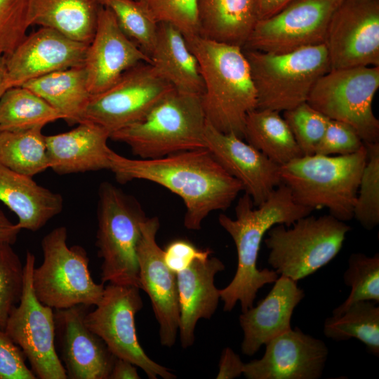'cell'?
<instances>
[{
    "mask_svg": "<svg viewBox=\"0 0 379 379\" xmlns=\"http://www.w3.org/2000/svg\"><path fill=\"white\" fill-rule=\"evenodd\" d=\"M109 170L116 180H148L179 196L186 207L185 227L199 230L215 211H225L244 191L241 183L206 147L156 159H130L109 149Z\"/></svg>",
    "mask_w": 379,
    "mask_h": 379,
    "instance_id": "1",
    "label": "cell"
},
{
    "mask_svg": "<svg viewBox=\"0 0 379 379\" xmlns=\"http://www.w3.org/2000/svg\"><path fill=\"white\" fill-rule=\"evenodd\" d=\"M312 211L297 204L288 187L281 183L258 206L245 193L237 201L234 219L219 215V224L233 239L237 252L236 273L230 283L220 289L224 311H232L237 302L241 312L246 311L253 306L258 291L279 277L273 270L257 267L260 245L267 231L278 224L291 226Z\"/></svg>",
    "mask_w": 379,
    "mask_h": 379,
    "instance_id": "2",
    "label": "cell"
},
{
    "mask_svg": "<svg viewBox=\"0 0 379 379\" xmlns=\"http://www.w3.org/2000/svg\"><path fill=\"white\" fill-rule=\"evenodd\" d=\"M185 37L199 62L206 121L244 139L245 120L257 108V94L243 48L199 34Z\"/></svg>",
    "mask_w": 379,
    "mask_h": 379,
    "instance_id": "3",
    "label": "cell"
},
{
    "mask_svg": "<svg viewBox=\"0 0 379 379\" xmlns=\"http://www.w3.org/2000/svg\"><path fill=\"white\" fill-rule=\"evenodd\" d=\"M367 149L347 155L301 156L279 166L281 182L294 201L302 206L327 208L330 215L346 222L353 218Z\"/></svg>",
    "mask_w": 379,
    "mask_h": 379,
    "instance_id": "4",
    "label": "cell"
},
{
    "mask_svg": "<svg viewBox=\"0 0 379 379\" xmlns=\"http://www.w3.org/2000/svg\"><path fill=\"white\" fill-rule=\"evenodd\" d=\"M206 119L201 96L173 90L140 121L110 134L141 159L205 147Z\"/></svg>",
    "mask_w": 379,
    "mask_h": 379,
    "instance_id": "5",
    "label": "cell"
},
{
    "mask_svg": "<svg viewBox=\"0 0 379 379\" xmlns=\"http://www.w3.org/2000/svg\"><path fill=\"white\" fill-rule=\"evenodd\" d=\"M243 50L256 90V109L281 112L306 102L317 81L331 70L325 44L284 53Z\"/></svg>",
    "mask_w": 379,
    "mask_h": 379,
    "instance_id": "6",
    "label": "cell"
},
{
    "mask_svg": "<svg viewBox=\"0 0 379 379\" xmlns=\"http://www.w3.org/2000/svg\"><path fill=\"white\" fill-rule=\"evenodd\" d=\"M146 218L133 197L108 182L100 185L96 246L102 259V283L140 289L137 248Z\"/></svg>",
    "mask_w": 379,
    "mask_h": 379,
    "instance_id": "7",
    "label": "cell"
},
{
    "mask_svg": "<svg viewBox=\"0 0 379 379\" xmlns=\"http://www.w3.org/2000/svg\"><path fill=\"white\" fill-rule=\"evenodd\" d=\"M351 227L330 214L308 215L291 226L278 224L267 232V262L278 274L295 281L331 262L343 248Z\"/></svg>",
    "mask_w": 379,
    "mask_h": 379,
    "instance_id": "8",
    "label": "cell"
},
{
    "mask_svg": "<svg viewBox=\"0 0 379 379\" xmlns=\"http://www.w3.org/2000/svg\"><path fill=\"white\" fill-rule=\"evenodd\" d=\"M67 239L65 226L43 237V262L32 272L34 292L41 303L53 310L77 305L95 306L102 297L104 284L93 279L86 250L78 245L69 247Z\"/></svg>",
    "mask_w": 379,
    "mask_h": 379,
    "instance_id": "9",
    "label": "cell"
},
{
    "mask_svg": "<svg viewBox=\"0 0 379 379\" xmlns=\"http://www.w3.org/2000/svg\"><path fill=\"white\" fill-rule=\"evenodd\" d=\"M379 88V66L331 69L317 81L307 102L330 119L353 127L365 144L379 142L372 104Z\"/></svg>",
    "mask_w": 379,
    "mask_h": 379,
    "instance_id": "10",
    "label": "cell"
},
{
    "mask_svg": "<svg viewBox=\"0 0 379 379\" xmlns=\"http://www.w3.org/2000/svg\"><path fill=\"white\" fill-rule=\"evenodd\" d=\"M139 290L134 286L109 283L95 308L86 313L85 323L116 357L140 367L149 379L176 378L151 359L139 343L135 324V314L143 305Z\"/></svg>",
    "mask_w": 379,
    "mask_h": 379,
    "instance_id": "11",
    "label": "cell"
},
{
    "mask_svg": "<svg viewBox=\"0 0 379 379\" xmlns=\"http://www.w3.org/2000/svg\"><path fill=\"white\" fill-rule=\"evenodd\" d=\"M35 257L27 251L22 295L4 331L22 350L36 378L66 379L65 368L55 349L54 310L38 300L32 287Z\"/></svg>",
    "mask_w": 379,
    "mask_h": 379,
    "instance_id": "12",
    "label": "cell"
},
{
    "mask_svg": "<svg viewBox=\"0 0 379 379\" xmlns=\"http://www.w3.org/2000/svg\"><path fill=\"white\" fill-rule=\"evenodd\" d=\"M173 90L151 64L139 63L107 89L91 95L81 122L97 124L111 134L142 119Z\"/></svg>",
    "mask_w": 379,
    "mask_h": 379,
    "instance_id": "13",
    "label": "cell"
},
{
    "mask_svg": "<svg viewBox=\"0 0 379 379\" xmlns=\"http://www.w3.org/2000/svg\"><path fill=\"white\" fill-rule=\"evenodd\" d=\"M343 0H294L258 20L244 49L284 53L324 44L331 18Z\"/></svg>",
    "mask_w": 379,
    "mask_h": 379,
    "instance_id": "14",
    "label": "cell"
},
{
    "mask_svg": "<svg viewBox=\"0 0 379 379\" xmlns=\"http://www.w3.org/2000/svg\"><path fill=\"white\" fill-rule=\"evenodd\" d=\"M324 44L331 69L379 66V0H343Z\"/></svg>",
    "mask_w": 379,
    "mask_h": 379,
    "instance_id": "15",
    "label": "cell"
},
{
    "mask_svg": "<svg viewBox=\"0 0 379 379\" xmlns=\"http://www.w3.org/2000/svg\"><path fill=\"white\" fill-rule=\"evenodd\" d=\"M159 228L157 217L146 218L141 224L137 248L140 289L148 295L159 324L163 346L171 347L179 328V303L176 274L166 265L164 251L157 242Z\"/></svg>",
    "mask_w": 379,
    "mask_h": 379,
    "instance_id": "16",
    "label": "cell"
},
{
    "mask_svg": "<svg viewBox=\"0 0 379 379\" xmlns=\"http://www.w3.org/2000/svg\"><path fill=\"white\" fill-rule=\"evenodd\" d=\"M88 45L41 27L4 56L6 88L54 72L84 66Z\"/></svg>",
    "mask_w": 379,
    "mask_h": 379,
    "instance_id": "17",
    "label": "cell"
},
{
    "mask_svg": "<svg viewBox=\"0 0 379 379\" xmlns=\"http://www.w3.org/2000/svg\"><path fill=\"white\" fill-rule=\"evenodd\" d=\"M264 355L244 364L248 379H318L328 355L324 342L299 328L277 335L265 345Z\"/></svg>",
    "mask_w": 379,
    "mask_h": 379,
    "instance_id": "18",
    "label": "cell"
},
{
    "mask_svg": "<svg viewBox=\"0 0 379 379\" xmlns=\"http://www.w3.org/2000/svg\"><path fill=\"white\" fill-rule=\"evenodd\" d=\"M91 306L77 305L54 310L55 337L67 378L109 379L116 357L86 324Z\"/></svg>",
    "mask_w": 379,
    "mask_h": 379,
    "instance_id": "19",
    "label": "cell"
},
{
    "mask_svg": "<svg viewBox=\"0 0 379 379\" xmlns=\"http://www.w3.org/2000/svg\"><path fill=\"white\" fill-rule=\"evenodd\" d=\"M141 62L151 64V60L122 32L112 12L102 6L84 62L91 94L107 89L125 72Z\"/></svg>",
    "mask_w": 379,
    "mask_h": 379,
    "instance_id": "20",
    "label": "cell"
},
{
    "mask_svg": "<svg viewBox=\"0 0 379 379\" xmlns=\"http://www.w3.org/2000/svg\"><path fill=\"white\" fill-rule=\"evenodd\" d=\"M205 147L232 176L238 180L255 206L280 185L279 166L234 133H224L208 122Z\"/></svg>",
    "mask_w": 379,
    "mask_h": 379,
    "instance_id": "21",
    "label": "cell"
},
{
    "mask_svg": "<svg viewBox=\"0 0 379 379\" xmlns=\"http://www.w3.org/2000/svg\"><path fill=\"white\" fill-rule=\"evenodd\" d=\"M268 294L258 304L239 316L244 332L241 349L253 356L268 341L290 330L295 307L305 297L297 281L280 275Z\"/></svg>",
    "mask_w": 379,
    "mask_h": 379,
    "instance_id": "22",
    "label": "cell"
},
{
    "mask_svg": "<svg viewBox=\"0 0 379 379\" xmlns=\"http://www.w3.org/2000/svg\"><path fill=\"white\" fill-rule=\"evenodd\" d=\"M224 263L218 258L196 260L187 268L176 274L180 339L182 348L193 345L194 331L200 319H209L215 313L220 289L214 283L217 273L225 270Z\"/></svg>",
    "mask_w": 379,
    "mask_h": 379,
    "instance_id": "23",
    "label": "cell"
},
{
    "mask_svg": "<svg viewBox=\"0 0 379 379\" xmlns=\"http://www.w3.org/2000/svg\"><path fill=\"white\" fill-rule=\"evenodd\" d=\"M101 126L83 121L65 133L46 135L50 168L59 175L109 169L107 140Z\"/></svg>",
    "mask_w": 379,
    "mask_h": 379,
    "instance_id": "24",
    "label": "cell"
},
{
    "mask_svg": "<svg viewBox=\"0 0 379 379\" xmlns=\"http://www.w3.org/2000/svg\"><path fill=\"white\" fill-rule=\"evenodd\" d=\"M0 201L16 215L21 230L32 232L43 227L63 208L60 194L1 164Z\"/></svg>",
    "mask_w": 379,
    "mask_h": 379,
    "instance_id": "25",
    "label": "cell"
},
{
    "mask_svg": "<svg viewBox=\"0 0 379 379\" xmlns=\"http://www.w3.org/2000/svg\"><path fill=\"white\" fill-rule=\"evenodd\" d=\"M157 72L175 90L201 96L204 86L198 60L183 33L171 24H158L157 34L149 55Z\"/></svg>",
    "mask_w": 379,
    "mask_h": 379,
    "instance_id": "26",
    "label": "cell"
},
{
    "mask_svg": "<svg viewBox=\"0 0 379 379\" xmlns=\"http://www.w3.org/2000/svg\"><path fill=\"white\" fill-rule=\"evenodd\" d=\"M199 35L244 48L258 21L254 0H198Z\"/></svg>",
    "mask_w": 379,
    "mask_h": 379,
    "instance_id": "27",
    "label": "cell"
},
{
    "mask_svg": "<svg viewBox=\"0 0 379 379\" xmlns=\"http://www.w3.org/2000/svg\"><path fill=\"white\" fill-rule=\"evenodd\" d=\"M101 6L98 0H29V21L89 44Z\"/></svg>",
    "mask_w": 379,
    "mask_h": 379,
    "instance_id": "28",
    "label": "cell"
},
{
    "mask_svg": "<svg viewBox=\"0 0 379 379\" xmlns=\"http://www.w3.org/2000/svg\"><path fill=\"white\" fill-rule=\"evenodd\" d=\"M22 86L46 101L70 126L81 121L91 96L84 66L54 72Z\"/></svg>",
    "mask_w": 379,
    "mask_h": 379,
    "instance_id": "29",
    "label": "cell"
},
{
    "mask_svg": "<svg viewBox=\"0 0 379 379\" xmlns=\"http://www.w3.org/2000/svg\"><path fill=\"white\" fill-rule=\"evenodd\" d=\"M244 139L281 166L303 156L280 112L255 109L246 118Z\"/></svg>",
    "mask_w": 379,
    "mask_h": 379,
    "instance_id": "30",
    "label": "cell"
},
{
    "mask_svg": "<svg viewBox=\"0 0 379 379\" xmlns=\"http://www.w3.org/2000/svg\"><path fill=\"white\" fill-rule=\"evenodd\" d=\"M62 119L40 96L23 86L8 88L0 98V131H18Z\"/></svg>",
    "mask_w": 379,
    "mask_h": 379,
    "instance_id": "31",
    "label": "cell"
},
{
    "mask_svg": "<svg viewBox=\"0 0 379 379\" xmlns=\"http://www.w3.org/2000/svg\"><path fill=\"white\" fill-rule=\"evenodd\" d=\"M42 129L0 131V164L29 177L50 168Z\"/></svg>",
    "mask_w": 379,
    "mask_h": 379,
    "instance_id": "32",
    "label": "cell"
},
{
    "mask_svg": "<svg viewBox=\"0 0 379 379\" xmlns=\"http://www.w3.org/2000/svg\"><path fill=\"white\" fill-rule=\"evenodd\" d=\"M324 333L335 341L357 338L378 357L379 307L373 301L356 302L341 314L326 318Z\"/></svg>",
    "mask_w": 379,
    "mask_h": 379,
    "instance_id": "33",
    "label": "cell"
},
{
    "mask_svg": "<svg viewBox=\"0 0 379 379\" xmlns=\"http://www.w3.org/2000/svg\"><path fill=\"white\" fill-rule=\"evenodd\" d=\"M98 1L112 12L122 32L149 57L159 23L147 10L137 0Z\"/></svg>",
    "mask_w": 379,
    "mask_h": 379,
    "instance_id": "34",
    "label": "cell"
},
{
    "mask_svg": "<svg viewBox=\"0 0 379 379\" xmlns=\"http://www.w3.org/2000/svg\"><path fill=\"white\" fill-rule=\"evenodd\" d=\"M345 284L351 288L347 299L332 314L338 316L353 303L369 300L379 303V254L368 256L354 253L348 259V267L343 274Z\"/></svg>",
    "mask_w": 379,
    "mask_h": 379,
    "instance_id": "35",
    "label": "cell"
},
{
    "mask_svg": "<svg viewBox=\"0 0 379 379\" xmlns=\"http://www.w3.org/2000/svg\"><path fill=\"white\" fill-rule=\"evenodd\" d=\"M365 145L367 161L359 182L353 218L364 229L371 230L379 224V142Z\"/></svg>",
    "mask_w": 379,
    "mask_h": 379,
    "instance_id": "36",
    "label": "cell"
},
{
    "mask_svg": "<svg viewBox=\"0 0 379 379\" xmlns=\"http://www.w3.org/2000/svg\"><path fill=\"white\" fill-rule=\"evenodd\" d=\"M0 241V330L20 300L24 284V265L11 246Z\"/></svg>",
    "mask_w": 379,
    "mask_h": 379,
    "instance_id": "37",
    "label": "cell"
},
{
    "mask_svg": "<svg viewBox=\"0 0 379 379\" xmlns=\"http://www.w3.org/2000/svg\"><path fill=\"white\" fill-rule=\"evenodd\" d=\"M287 123L303 156L315 154L329 119L307 102L284 112Z\"/></svg>",
    "mask_w": 379,
    "mask_h": 379,
    "instance_id": "38",
    "label": "cell"
},
{
    "mask_svg": "<svg viewBox=\"0 0 379 379\" xmlns=\"http://www.w3.org/2000/svg\"><path fill=\"white\" fill-rule=\"evenodd\" d=\"M157 23L166 22L185 36L199 34L198 0H137Z\"/></svg>",
    "mask_w": 379,
    "mask_h": 379,
    "instance_id": "39",
    "label": "cell"
},
{
    "mask_svg": "<svg viewBox=\"0 0 379 379\" xmlns=\"http://www.w3.org/2000/svg\"><path fill=\"white\" fill-rule=\"evenodd\" d=\"M30 26L29 0H0V58L15 50Z\"/></svg>",
    "mask_w": 379,
    "mask_h": 379,
    "instance_id": "40",
    "label": "cell"
},
{
    "mask_svg": "<svg viewBox=\"0 0 379 379\" xmlns=\"http://www.w3.org/2000/svg\"><path fill=\"white\" fill-rule=\"evenodd\" d=\"M364 145V142L353 127L345 122L329 119L315 154L347 155L357 152Z\"/></svg>",
    "mask_w": 379,
    "mask_h": 379,
    "instance_id": "41",
    "label": "cell"
},
{
    "mask_svg": "<svg viewBox=\"0 0 379 379\" xmlns=\"http://www.w3.org/2000/svg\"><path fill=\"white\" fill-rule=\"evenodd\" d=\"M26 357L5 331L0 330V379H36Z\"/></svg>",
    "mask_w": 379,
    "mask_h": 379,
    "instance_id": "42",
    "label": "cell"
},
{
    "mask_svg": "<svg viewBox=\"0 0 379 379\" xmlns=\"http://www.w3.org/2000/svg\"><path fill=\"white\" fill-rule=\"evenodd\" d=\"M163 251L166 265L175 274L187 268L194 260L207 259L211 254L210 249H199L185 239L171 241Z\"/></svg>",
    "mask_w": 379,
    "mask_h": 379,
    "instance_id": "43",
    "label": "cell"
},
{
    "mask_svg": "<svg viewBox=\"0 0 379 379\" xmlns=\"http://www.w3.org/2000/svg\"><path fill=\"white\" fill-rule=\"evenodd\" d=\"M244 363L239 356L230 347L222 350L220 362L217 379H232L243 374Z\"/></svg>",
    "mask_w": 379,
    "mask_h": 379,
    "instance_id": "44",
    "label": "cell"
},
{
    "mask_svg": "<svg viewBox=\"0 0 379 379\" xmlns=\"http://www.w3.org/2000/svg\"><path fill=\"white\" fill-rule=\"evenodd\" d=\"M294 0H254L258 20L277 13Z\"/></svg>",
    "mask_w": 379,
    "mask_h": 379,
    "instance_id": "45",
    "label": "cell"
},
{
    "mask_svg": "<svg viewBox=\"0 0 379 379\" xmlns=\"http://www.w3.org/2000/svg\"><path fill=\"white\" fill-rule=\"evenodd\" d=\"M135 366L128 360L116 357L109 379H139Z\"/></svg>",
    "mask_w": 379,
    "mask_h": 379,
    "instance_id": "46",
    "label": "cell"
},
{
    "mask_svg": "<svg viewBox=\"0 0 379 379\" xmlns=\"http://www.w3.org/2000/svg\"><path fill=\"white\" fill-rule=\"evenodd\" d=\"M21 229L13 223L0 208V241L13 244Z\"/></svg>",
    "mask_w": 379,
    "mask_h": 379,
    "instance_id": "47",
    "label": "cell"
},
{
    "mask_svg": "<svg viewBox=\"0 0 379 379\" xmlns=\"http://www.w3.org/2000/svg\"><path fill=\"white\" fill-rule=\"evenodd\" d=\"M6 67H5V58H0V98L7 90L6 88Z\"/></svg>",
    "mask_w": 379,
    "mask_h": 379,
    "instance_id": "48",
    "label": "cell"
}]
</instances>
